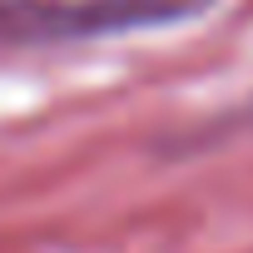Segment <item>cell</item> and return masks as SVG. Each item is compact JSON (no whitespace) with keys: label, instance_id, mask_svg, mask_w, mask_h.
I'll return each mask as SVG.
<instances>
[{"label":"cell","instance_id":"cell-1","mask_svg":"<svg viewBox=\"0 0 253 253\" xmlns=\"http://www.w3.org/2000/svg\"><path fill=\"white\" fill-rule=\"evenodd\" d=\"M204 10L209 0H0V50L139 35L184 25Z\"/></svg>","mask_w":253,"mask_h":253}]
</instances>
